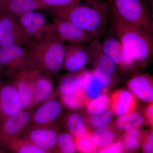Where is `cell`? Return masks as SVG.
Wrapping results in <instances>:
<instances>
[{
	"label": "cell",
	"instance_id": "cell-1",
	"mask_svg": "<svg viewBox=\"0 0 153 153\" xmlns=\"http://www.w3.org/2000/svg\"><path fill=\"white\" fill-rule=\"evenodd\" d=\"M60 8L48 9L54 17L68 20L90 33L94 39L104 35L109 21L111 11L106 2L102 0H86Z\"/></svg>",
	"mask_w": 153,
	"mask_h": 153
},
{
	"label": "cell",
	"instance_id": "cell-2",
	"mask_svg": "<svg viewBox=\"0 0 153 153\" xmlns=\"http://www.w3.org/2000/svg\"><path fill=\"white\" fill-rule=\"evenodd\" d=\"M110 14L111 32L137 64L147 65L153 55V36L124 21L112 11Z\"/></svg>",
	"mask_w": 153,
	"mask_h": 153
},
{
	"label": "cell",
	"instance_id": "cell-3",
	"mask_svg": "<svg viewBox=\"0 0 153 153\" xmlns=\"http://www.w3.org/2000/svg\"><path fill=\"white\" fill-rule=\"evenodd\" d=\"M26 47L36 69L51 78L61 70L65 52L64 42L46 36L31 40Z\"/></svg>",
	"mask_w": 153,
	"mask_h": 153
},
{
	"label": "cell",
	"instance_id": "cell-4",
	"mask_svg": "<svg viewBox=\"0 0 153 153\" xmlns=\"http://www.w3.org/2000/svg\"><path fill=\"white\" fill-rule=\"evenodd\" d=\"M110 10L121 19L153 36V24L149 5L143 0H107Z\"/></svg>",
	"mask_w": 153,
	"mask_h": 153
},
{
	"label": "cell",
	"instance_id": "cell-5",
	"mask_svg": "<svg viewBox=\"0 0 153 153\" xmlns=\"http://www.w3.org/2000/svg\"><path fill=\"white\" fill-rule=\"evenodd\" d=\"M0 67L8 79L21 70L36 68L27 47L18 45L0 46Z\"/></svg>",
	"mask_w": 153,
	"mask_h": 153
},
{
	"label": "cell",
	"instance_id": "cell-6",
	"mask_svg": "<svg viewBox=\"0 0 153 153\" xmlns=\"http://www.w3.org/2000/svg\"><path fill=\"white\" fill-rule=\"evenodd\" d=\"M47 36L55 37L62 42L88 43L94 39L90 33L66 19L54 17L49 22Z\"/></svg>",
	"mask_w": 153,
	"mask_h": 153
},
{
	"label": "cell",
	"instance_id": "cell-7",
	"mask_svg": "<svg viewBox=\"0 0 153 153\" xmlns=\"http://www.w3.org/2000/svg\"><path fill=\"white\" fill-rule=\"evenodd\" d=\"M91 60L94 68L93 71L96 78L106 87L117 78L116 66L103 53L98 39H93L88 43Z\"/></svg>",
	"mask_w": 153,
	"mask_h": 153
},
{
	"label": "cell",
	"instance_id": "cell-8",
	"mask_svg": "<svg viewBox=\"0 0 153 153\" xmlns=\"http://www.w3.org/2000/svg\"><path fill=\"white\" fill-rule=\"evenodd\" d=\"M33 111L32 108L24 109L3 121L0 127V148L6 150L10 143L28 128Z\"/></svg>",
	"mask_w": 153,
	"mask_h": 153
},
{
	"label": "cell",
	"instance_id": "cell-9",
	"mask_svg": "<svg viewBox=\"0 0 153 153\" xmlns=\"http://www.w3.org/2000/svg\"><path fill=\"white\" fill-rule=\"evenodd\" d=\"M31 40L18 19L6 13L0 14V46L26 47Z\"/></svg>",
	"mask_w": 153,
	"mask_h": 153
},
{
	"label": "cell",
	"instance_id": "cell-10",
	"mask_svg": "<svg viewBox=\"0 0 153 153\" xmlns=\"http://www.w3.org/2000/svg\"><path fill=\"white\" fill-rule=\"evenodd\" d=\"M62 112L61 102L52 99L47 100L33 111L30 126L57 130V124Z\"/></svg>",
	"mask_w": 153,
	"mask_h": 153
},
{
	"label": "cell",
	"instance_id": "cell-11",
	"mask_svg": "<svg viewBox=\"0 0 153 153\" xmlns=\"http://www.w3.org/2000/svg\"><path fill=\"white\" fill-rule=\"evenodd\" d=\"M90 60L88 45L85 43H68L65 45L61 70L69 72L81 71Z\"/></svg>",
	"mask_w": 153,
	"mask_h": 153
},
{
	"label": "cell",
	"instance_id": "cell-12",
	"mask_svg": "<svg viewBox=\"0 0 153 153\" xmlns=\"http://www.w3.org/2000/svg\"><path fill=\"white\" fill-rule=\"evenodd\" d=\"M25 109L19 92L10 80L0 83V114L2 122Z\"/></svg>",
	"mask_w": 153,
	"mask_h": 153
},
{
	"label": "cell",
	"instance_id": "cell-13",
	"mask_svg": "<svg viewBox=\"0 0 153 153\" xmlns=\"http://www.w3.org/2000/svg\"><path fill=\"white\" fill-rule=\"evenodd\" d=\"M57 131L49 128L29 126L21 137L29 140L47 153H56L58 152Z\"/></svg>",
	"mask_w": 153,
	"mask_h": 153
},
{
	"label": "cell",
	"instance_id": "cell-14",
	"mask_svg": "<svg viewBox=\"0 0 153 153\" xmlns=\"http://www.w3.org/2000/svg\"><path fill=\"white\" fill-rule=\"evenodd\" d=\"M18 20L31 40H38L47 36L49 23L43 13L38 10L30 11L21 16Z\"/></svg>",
	"mask_w": 153,
	"mask_h": 153
},
{
	"label": "cell",
	"instance_id": "cell-15",
	"mask_svg": "<svg viewBox=\"0 0 153 153\" xmlns=\"http://www.w3.org/2000/svg\"><path fill=\"white\" fill-rule=\"evenodd\" d=\"M36 69L32 68L21 70L17 72L11 79H8L18 91L25 109L32 108L33 81Z\"/></svg>",
	"mask_w": 153,
	"mask_h": 153
},
{
	"label": "cell",
	"instance_id": "cell-16",
	"mask_svg": "<svg viewBox=\"0 0 153 153\" xmlns=\"http://www.w3.org/2000/svg\"><path fill=\"white\" fill-rule=\"evenodd\" d=\"M131 92L141 101L152 102L153 101V81L148 74H134L128 82Z\"/></svg>",
	"mask_w": 153,
	"mask_h": 153
},
{
	"label": "cell",
	"instance_id": "cell-17",
	"mask_svg": "<svg viewBox=\"0 0 153 153\" xmlns=\"http://www.w3.org/2000/svg\"><path fill=\"white\" fill-rule=\"evenodd\" d=\"M110 100L111 110L119 116L134 111L137 106L136 97L130 91L124 89L114 91Z\"/></svg>",
	"mask_w": 153,
	"mask_h": 153
},
{
	"label": "cell",
	"instance_id": "cell-18",
	"mask_svg": "<svg viewBox=\"0 0 153 153\" xmlns=\"http://www.w3.org/2000/svg\"><path fill=\"white\" fill-rule=\"evenodd\" d=\"M54 91V85L51 77L36 69L33 81L32 108L49 99Z\"/></svg>",
	"mask_w": 153,
	"mask_h": 153
},
{
	"label": "cell",
	"instance_id": "cell-19",
	"mask_svg": "<svg viewBox=\"0 0 153 153\" xmlns=\"http://www.w3.org/2000/svg\"><path fill=\"white\" fill-rule=\"evenodd\" d=\"M46 9L41 0H4L2 13L10 14L17 19L31 11Z\"/></svg>",
	"mask_w": 153,
	"mask_h": 153
},
{
	"label": "cell",
	"instance_id": "cell-20",
	"mask_svg": "<svg viewBox=\"0 0 153 153\" xmlns=\"http://www.w3.org/2000/svg\"><path fill=\"white\" fill-rule=\"evenodd\" d=\"M86 70L69 72L61 78L58 91L60 94H71L83 88Z\"/></svg>",
	"mask_w": 153,
	"mask_h": 153
},
{
	"label": "cell",
	"instance_id": "cell-21",
	"mask_svg": "<svg viewBox=\"0 0 153 153\" xmlns=\"http://www.w3.org/2000/svg\"><path fill=\"white\" fill-rule=\"evenodd\" d=\"M100 46L103 53L112 60L116 67L120 68L122 44L114 33L111 32L105 36L100 42Z\"/></svg>",
	"mask_w": 153,
	"mask_h": 153
},
{
	"label": "cell",
	"instance_id": "cell-22",
	"mask_svg": "<svg viewBox=\"0 0 153 153\" xmlns=\"http://www.w3.org/2000/svg\"><path fill=\"white\" fill-rule=\"evenodd\" d=\"M107 87L96 78L93 70H86L82 89L88 101L105 93Z\"/></svg>",
	"mask_w": 153,
	"mask_h": 153
},
{
	"label": "cell",
	"instance_id": "cell-23",
	"mask_svg": "<svg viewBox=\"0 0 153 153\" xmlns=\"http://www.w3.org/2000/svg\"><path fill=\"white\" fill-rule=\"evenodd\" d=\"M65 123L68 132L74 137L82 136L88 133L85 121L78 113L69 114L65 118Z\"/></svg>",
	"mask_w": 153,
	"mask_h": 153
},
{
	"label": "cell",
	"instance_id": "cell-24",
	"mask_svg": "<svg viewBox=\"0 0 153 153\" xmlns=\"http://www.w3.org/2000/svg\"><path fill=\"white\" fill-rule=\"evenodd\" d=\"M144 119L140 114L136 111L120 116L116 121V126L122 130L127 131L139 128L143 124Z\"/></svg>",
	"mask_w": 153,
	"mask_h": 153
},
{
	"label": "cell",
	"instance_id": "cell-25",
	"mask_svg": "<svg viewBox=\"0 0 153 153\" xmlns=\"http://www.w3.org/2000/svg\"><path fill=\"white\" fill-rule=\"evenodd\" d=\"M6 151L14 153H47L29 140L21 136L12 140Z\"/></svg>",
	"mask_w": 153,
	"mask_h": 153
},
{
	"label": "cell",
	"instance_id": "cell-26",
	"mask_svg": "<svg viewBox=\"0 0 153 153\" xmlns=\"http://www.w3.org/2000/svg\"><path fill=\"white\" fill-rule=\"evenodd\" d=\"M61 102L66 107L71 110L85 106L88 102L83 89L71 94H60Z\"/></svg>",
	"mask_w": 153,
	"mask_h": 153
},
{
	"label": "cell",
	"instance_id": "cell-27",
	"mask_svg": "<svg viewBox=\"0 0 153 153\" xmlns=\"http://www.w3.org/2000/svg\"><path fill=\"white\" fill-rule=\"evenodd\" d=\"M91 135L94 143L99 150L114 142L117 136L114 130L107 127L96 129Z\"/></svg>",
	"mask_w": 153,
	"mask_h": 153
},
{
	"label": "cell",
	"instance_id": "cell-28",
	"mask_svg": "<svg viewBox=\"0 0 153 153\" xmlns=\"http://www.w3.org/2000/svg\"><path fill=\"white\" fill-rule=\"evenodd\" d=\"M110 97L103 93L96 98L91 100L85 105L86 111L89 115L100 114L106 111L110 107Z\"/></svg>",
	"mask_w": 153,
	"mask_h": 153
},
{
	"label": "cell",
	"instance_id": "cell-29",
	"mask_svg": "<svg viewBox=\"0 0 153 153\" xmlns=\"http://www.w3.org/2000/svg\"><path fill=\"white\" fill-rule=\"evenodd\" d=\"M142 134V131L139 128L131 129L126 131L120 140L126 150H134L140 147Z\"/></svg>",
	"mask_w": 153,
	"mask_h": 153
},
{
	"label": "cell",
	"instance_id": "cell-30",
	"mask_svg": "<svg viewBox=\"0 0 153 153\" xmlns=\"http://www.w3.org/2000/svg\"><path fill=\"white\" fill-rule=\"evenodd\" d=\"M57 146L58 152L74 153L76 151L74 137L68 132L58 133Z\"/></svg>",
	"mask_w": 153,
	"mask_h": 153
},
{
	"label": "cell",
	"instance_id": "cell-31",
	"mask_svg": "<svg viewBox=\"0 0 153 153\" xmlns=\"http://www.w3.org/2000/svg\"><path fill=\"white\" fill-rule=\"evenodd\" d=\"M113 114L111 110H107L100 114L90 115L87 118V122L91 126L96 129L105 128L111 122Z\"/></svg>",
	"mask_w": 153,
	"mask_h": 153
},
{
	"label": "cell",
	"instance_id": "cell-32",
	"mask_svg": "<svg viewBox=\"0 0 153 153\" xmlns=\"http://www.w3.org/2000/svg\"><path fill=\"white\" fill-rule=\"evenodd\" d=\"M76 151L81 153H94L97 152V149L92 135L88 132L82 136L74 137Z\"/></svg>",
	"mask_w": 153,
	"mask_h": 153
},
{
	"label": "cell",
	"instance_id": "cell-33",
	"mask_svg": "<svg viewBox=\"0 0 153 153\" xmlns=\"http://www.w3.org/2000/svg\"><path fill=\"white\" fill-rule=\"evenodd\" d=\"M41 1L46 9H50L64 7L80 3L83 0H41Z\"/></svg>",
	"mask_w": 153,
	"mask_h": 153
},
{
	"label": "cell",
	"instance_id": "cell-34",
	"mask_svg": "<svg viewBox=\"0 0 153 153\" xmlns=\"http://www.w3.org/2000/svg\"><path fill=\"white\" fill-rule=\"evenodd\" d=\"M120 60V68L126 71L131 70L137 64L133 57L126 51L122 45L121 49Z\"/></svg>",
	"mask_w": 153,
	"mask_h": 153
},
{
	"label": "cell",
	"instance_id": "cell-35",
	"mask_svg": "<svg viewBox=\"0 0 153 153\" xmlns=\"http://www.w3.org/2000/svg\"><path fill=\"white\" fill-rule=\"evenodd\" d=\"M124 145L120 139L114 142L106 147L99 150V152L102 153H120L125 150Z\"/></svg>",
	"mask_w": 153,
	"mask_h": 153
},
{
	"label": "cell",
	"instance_id": "cell-36",
	"mask_svg": "<svg viewBox=\"0 0 153 153\" xmlns=\"http://www.w3.org/2000/svg\"><path fill=\"white\" fill-rule=\"evenodd\" d=\"M153 134L151 131L147 134L142 143V149L144 152L153 153Z\"/></svg>",
	"mask_w": 153,
	"mask_h": 153
},
{
	"label": "cell",
	"instance_id": "cell-37",
	"mask_svg": "<svg viewBox=\"0 0 153 153\" xmlns=\"http://www.w3.org/2000/svg\"><path fill=\"white\" fill-rule=\"evenodd\" d=\"M146 117L149 124L152 126L153 124V104L150 102L146 111Z\"/></svg>",
	"mask_w": 153,
	"mask_h": 153
},
{
	"label": "cell",
	"instance_id": "cell-38",
	"mask_svg": "<svg viewBox=\"0 0 153 153\" xmlns=\"http://www.w3.org/2000/svg\"><path fill=\"white\" fill-rule=\"evenodd\" d=\"M7 78V77L5 74L4 71L3 70L2 68L0 67V83L6 80Z\"/></svg>",
	"mask_w": 153,
	"mask_h": 153
},
{
	"label": "cell",
	"instance_id": "cell-39",
	"mask_svg": "<svg viewBox=\"0 0 153 153\" xmlns=\"http://www.w3.org/2000/svg\"><path fill=\"white\" fill-rule=\"evenodd\" d=\"M4 2V0H0V14L2 13Z\"/></svg>",
	"mask_w": 153,
	"mask_h": 153
},
{
	"label": "cell",
	"instance_id": "cell-40",
	"mask_svg": "<svg viewBox=\"0 0 153 153\" xmlns=\"http://www.w3.org/2000/svg\"><path fill=\"white\" fill-rule=\"evenodd\" d=\"M2 123V120L1 117V114H0V127L1 126Z\"/></svg>",
	"mask_w": 153,
	"mask_h": 153
},
{
	"label": "cell",
	"instance_id": "cell-41",
	"mask_svg": "<svg viewBox=\"0 0 153 153\" xmlns=\"http://www.w3.org/2000/svg\"><path fill=\"white\" fill-rule=\"evenodd\" d=\"M143 1H144L145 2L147 3L148 4H149V2L150 0H143Z\"/></svg>",
	"mask_w": 153,
	"mask_h": 153
}]
</instances>
